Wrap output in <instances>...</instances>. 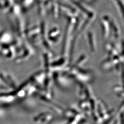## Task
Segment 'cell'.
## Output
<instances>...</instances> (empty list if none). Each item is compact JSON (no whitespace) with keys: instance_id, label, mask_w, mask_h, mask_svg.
Wrapping results in <instances>:
<instances>
[{"instance_id":"obj_1","label":"cell","mask_w":124,"mask_h":124,"mask_svg":"<svg viewBox=\"0 0 124 124\" xmlns=\"http://www.w3.org/2000/svg\"><path fill=\"white\" fill-rule=\"evenodd\" d=\"M79 108L86 116L92 115L93 111L91 103L89 99L81 100L79 103Z\"/></svg>"},{"instance_id":"obj_2","label":"cell","mask_w":124,"mask_h":124,"mask_svg":"<svg viewBox=\"0 0 124 124\" xmlns=\"http://www.w3.org/2000/svg\"><path fill=\"white\" fill-rule=\"evenodd\" d=\"M53 119V115L50 113H40L35 117L34 121L37 124H47Z\"/></svg>"},{"instance_id":"obj_3","label":"cell","mask_w":124,"mask_h":124,"mask_svg":"<svg viewBox=\"0 0 124 124\" xmlns=\"http://www.w3.org/2000/svg\"><path fill=\"white\" fill-rule=\"evenodd\" d=\"M116 115L115 114L113 115L112 116H111L109 118H108V120H106L104 121L103 123L102 124H113L114 123L115 120L116 119L117 117H116Z\"/></svg>"},{"instance_id":"obj_4","label":"cell","mask_w":124,"mask_h":124,"mask_svg":"<svg viewBox=\"0 0 124 124\" xmlns=\"http://www.w3.org/2000/svg\"><path fill=\"white\" fill-rule=\"evenodd\" d=\"M113 124H119V120H118L117 118H116L114 123Z\"/></svg>"}]
</instances>
